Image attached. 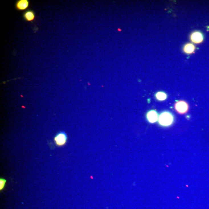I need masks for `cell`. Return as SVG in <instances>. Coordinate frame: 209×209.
I'll return each instance as SVG.
<instances>
[{"label":"cell","mask_w":209,"mask_h":209,"mask_svg":"<svg viewBox=\"0 0 209 209\" xmlns=\"http://www.w3.org/2000/svg\"><path fill=\"white\" fill-rule=\"evenodd\" d=\"M174 121V116L172 112L169 111H164L159 115L158 123L161 126H171L173 124Z\"/></svg>","instance_id":"cell-1"},{"label":"cell","mask_w":209,"mask_h":209,"mask_svg":"<svg viewBox=\"0 0 209 209\" xmlns=\"http://www.w3.org/2000/svg\"><path fill=\"white\" fill-rule=\"evenodd\" d=\"M174 108L177 112L183 115L186 114L189 110V105L188 103L184 101H177L174 104Z\"/></svg>","instance_id":"cell-2"},{"label":"cell","mask_w":209,"mask_h":209,"mask_svg":"<svg viewBox=\"0 0 209 209\" xmlns=\"http://www.w3.org/2000/svg\"><path fill=\"white\" fill-rule=\"evenodd\" d=\"M67 140V135L64 132H59L55 136L54 139L56 145L58 146H62L65 145Z\"/></svg>","instance_id":"cell-3"},{"label":"cell","mask_w":209,"mask_h":209,"mask_svg":"<svg viewBox=\"0 0 209 209\" xmlns=\"http://www.w3.org/2000/svg\"><path fill=\"white\" fill-rule=\"evenodd\" d=\"M146 119L149 123H155L158 121L159 115L157 112L155 110H149L146 113Z\"/></svg>","instance_id":"cell-4"},{"label":"cell","mask_w":209,"mask_h":209,"mask_svg":"<svg viewBox=\"0 0 209 209\" xmlns=\"http://www.w3.org/2000/svg\"><path fill=\"white\" fill-rule=\"evenodd\" d=\"M29 5L30 3L28 0H19L16 3V8L18 10H25L29 7Z\"/></svg>","instance_id":"cell-5"},{"label":"cell","mask_w":209,"mask_h":209,"mask_svg":"<svg viewBox=\"0 0 209 209\" xmlns=\"http://www.w3.org/2000/svg\"><path fill=\"white\" fill-rule=\"evenodd\" d=\"M190 39L193 42L199 44L203 41V36L202 33L200 32H195L191 34Z\"/></svg>","instance_id":"cell-6"},{"label":"cell","mask_w":209,"mask_h":209,"mask_svg":"<svg viewBox=\"0 0 209 209\" xmlns=\"http://www.w3.org/2000/svg\"><path fill=\"white\" fill-rule=\"evenodd\" d=\"M23 17L26 21L31 22L35 19V15L32 11H28L25 13Z\"/></svg>","instance_id":"cell-7"},{"label":"cell","mask_w":209,"mask_h":209,"mask_svg":"<svg viewBox=\"0 0 209 209\" xmlns=\"http://www.w3.org/2000/svg\"><path fill=\"white\" fill-rule=\"evenodd\" d=\"M155 97L158 101H163L166 100L167 98V95L163 91H160L155 94Z\"/></svg>","instance_id":"cell-8"},{"label":"cell","mask_w":209,"mask_h":209,"mask_svg":"<svg viewBox=\"0 0 209 209\" xmlns=\"http://www.w3.org/2000/svg\"><path fill=\"white\" fill-rule=\"evenodd\" d=\"M195 47L193 44H188L185 45L184 47V51L187 54L192 53L195 50Z\"/></svg>","instance_id":"cell-9"},{"label":"cell","mask_w":209,"mask_h":209,"mask_svg":"<svg viewBox=\"0 0 209 209\" xmlns=\"http://www.w3.org/2000/svg\"><path fill=\"white\" fill-rule=\"evenodd\" d=\"M7 181L6 179L1 178L0 179V191H1L5 188Z\"/></svg>","instance_id":"cell-10"}]
</instances>
